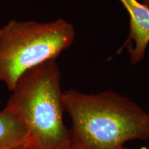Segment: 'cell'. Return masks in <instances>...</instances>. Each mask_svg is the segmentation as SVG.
Masks as SVG:
<instances>
[{"instance_id": "obj_1", "label": "cell", "mask_w": 149, "mask_h": 149, "mask_svg": "<svg viewBox=\"0 0 149 149\" xmlns=\"http://www.w3.org/2000/svg\"><path fill=\"white\" fill-rule=\"evenodd\" d=\"M63 102L71 119L70 145L74 149H122L128 141L149 139V114L120 93L67 90Z\"/></svg>"}, {"instance_id": "obj_2", "label": "cell", "mask_w": 149, "mask_h": 149, "mask_svg": "<svg viewBox=\"0 0 149 149\" xmlns=\"http://www.w3.org/2000/svg\"><path fill=\"white\" fill-rule=\"evenodd\" d=\"M4 111L24 124L39 149H64L71 144L64 122L61 73L56 60L31 68L20 77Z\"/></svg>"}, {"instance_id": "obj_3", "label": "cell", "mask_w": 149, "mask_h": 149, "mask_svg": "<svg viewBox=\"0 0 149 149\" xmlns=\"http://www.w3.org/2000/svg\"><path fill=\"white\" fill-rule=\"evenodd\" d=\"M74 38L73 25L63 19L44 23L10 20L0 28V81L13 91L24 72L56 60Z\"/></svg>"}, {"instance_id": "obj_4", "label": "cell", "mask_w": 149, "mask_h": 149, "mask_svg": "<svg viewBox=\"0 0 149 149\" xmlns=\"http://www.w3.org/2000/svg\"><path fill=\"white\" fill-rule=\"evenodd\" d=\"M129 15V33L120 51H127L131 64L144 59L149 44V7L137 0H119Z\"/></svg>"}, {"instance_id": "obj_5", "label": "cell", "mask_w": 149, "mask_h": 149, "mask_svg": "<svg viewBox=\"0 0 149 149\" xmlns=\"http://www.w3.org/2000/svg\"><path fill=\"white\" fill-rule=\"evenodd\" d=\"M31 142L24 124L4 110L0 112V149H13Z\"/></svg>"}, {"instance_id": "obj_6", "label": "cell", "mask_w": 149, "mask_h": 149, "mask_svg": "<svg viewBox=\"0 0 149 149\" xmlns=\"http://www.w3.org/2000/svg\"><path fill=\"white\" fill-rule=\"evenodd\" d=\"M13 149H39L36 146H35L33 143H28L26 144L22 145V146H18Z\"/></svg>"}, {"instance_id": "obj_7", "label": "cell", "mask_w": 149, "mask_h": 149, "mask_svg": "<svg viewBox=\"0 0 149 149\" xmlns=\"http://www.w3.org/2000/svg\"><path fill=\"white\" fill-rule=\"evenodd\" d=\"M143 3L149 7V0H143Z\"/></svg>"}, {"instance_id": "obj_8", "label": "cell", "mask_w": 149, "mask_h": 149, "mask_svg": "<svg viewBox=\"0 0 149 149\" xmlns=\"http://www.w3.org/2000/svg\"><path fill=\"white\" fill-rule=\"evenodd\" d=\"M64 149H74V148H72V147L71 146V145H70L69 147H68V148H64Z\"/></svg>"}, {"instance_id": "obj_9", "label": "cell", "mask_w": 149, "mask_h": 149, "mask_svg": "<svg viewBox=\"0 0 149 149\" xmlns=\"http://www.w3.org/2000/svg\"><path fill=\"white\" fill-rule=\"evenodd\" d=\"M122 149H129V148H126V147H123V148H122Z\"/></svg>"}]
</instances>
